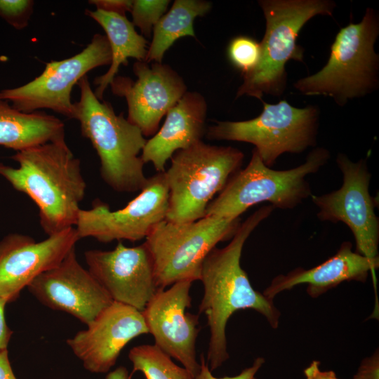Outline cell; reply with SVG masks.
<instances>
[{"label":"cell","instance_id":"1","mask_svg":"<svg viewBox=\"0 0 379 379\" xmlns=\"http://www.w3.org/2000/svg\"><path fill=\"white\" fill-rule=\"evenodd\" d=\"M271 205L260 207L241 223L230 242L224 248H214L204 259L199 280L204 295L199 312L204 314L210 329L207 364L211 371L228 359L226 326L230 317L241 310H253L277 328L281 312L273 299L255 290L242 269L240 260L244 245L257 226L274 210Z\"/></svg>","mask_w":379,"mask_h":379},{"label":"cell","instance_id":"2","mask_svg":"<svg viewBox=\"0 0 379 379\" xmlns=\"http://www.w3.org/2000/svg\"><path fill=\"white\" fill-rule=\"evenodd\" d=\"M11 158L18 167L0 163V175L36 204L44 232L51 236L74 227L86 183L65 138L16 152Z\"/></svg>","mask_w":379,"mask_h":379},{"label":"cell","instance_id":"3","mask_svg":"<svg viewBox=\"0 0 379 379\" xmlns=\"http://www.w3.org/2000/svg\"><path fill=\"white\" fill-rule=\"evenodd\" d=\"M77 85L80 98L74 102V119L98 154L102 180L119 192H140L148 180L140 157L147 140L123 114H117L110 103L95 96L87 75Z\"/></svg>","mask_w":379,"mask_h":379},{"label":"cell","instance_id":"4","mask_svg":"<svg viewBox=\"0 0 379 379\" xmlns=\"http://www.w3.org/2000/svg\"><path fill=\"white\" fill-rule=\"evenodd\" d=\"M379 34V15L367 8L358 23L342 27L331 46L325 66L302 78L294 88L305 95L331 97L340 106L378 87L379 56L374 44Z\"/></svg>","mask_w":379,"mask_h":379},{"label":"cell","instance_id":"5","mask_svg":"<svg viewBox=\"0 0 379 379\" xmlns=\"http://www.w3.org/2000/svg\"><path fill=\"white\" fill-rule=\"evenodd\" d=\"M266 20L257 66L243 76L236 98L246 95L260 100L265 94L279 96L287 83L285 65L290 60L303 62L304 48L297 44L300 31L314 16H332L331 0H260Z\"/></svg>","mask_w":379,"mask_h":379},{"label":"cell","instance_id":"6","mask_svg":"<svg viewBox=\"0 0 379 379\" xmlns=\"http://www.w3.org/2000/svg\"><path fill=\"white\" fill-rule=\"evenodd\" d=\"M330 158L328 150L317 147L305 161L293 168L272 169L262 161L255 149L246 168L239 169L208 205L205 216L239 218L250 207L268 201L274 208L291 209L311 197L306 178L317 173Z\"/></svg>","mask_w":379,"mask_h":379},{"label":"cell","instance_id":"7","mask_svg":"<svg viewBox=\"0 0 379 379\" xmlns=\"http://www.w3.org/2000/svg\"><path fill=\"white\" fill-rule=\"evenodd\" d=\"M244 158L237 148L202 140L177 151L164 171L168 188L165 220L182 223L205 217L208 205L241 169Z\"/></svg>","mask_w":379,"mask_h":379},{"label":"cell","instance_id":"8","mask_svg":"<svg viewBox=\"0 0 379 379\" xmlns=\"http://www.w3.org/2000/svg\"><path fill=\"white\" fill-rule=\"evenodd\" d=\"M239 222L240 218L205 216L189 222L164 220L157 223L145 241L153 260L157 288L199 280L206 257L219 242L232 238Z\"/></svg>","mask_w":379,"mask_h":379},{"label":"cell","instance_id":"9","mask_svg":"<svg viewBox=\"0 0 379 379\" xmlns=\"http://www.w3.org/2000/svg\"><path fill=\"white\" fill-rule=\"evenodd\" d=\"M257 117L239 121H216L206 131L209 140L251 143L262 161L272 167L284 153H301L315 146L319 111L314 105L292 106L286 100L276 104L262 100Z\"/></svg>","mask_w":379,"mask_h":379},{"label":"cell","instance_id":"10","mask_svg":"<svg viewBox=\"0 0 379 379\" xmlns=\"http://www.w3.org/2000/svg\"><path fill=\"white\" fill-rule=\"evenodd\" d=\"M109 41L105 35L95 34L81 52L62 60L46 65L43 72L32 81L0 91V99L16 109L30 113L48 109L69 119L74 117L72 90L91 70L110 65Z\"/></svg>","mask_w":379,"mask_h":379},{"label":"cell","instance_id":"11","mask_svg":"<svg viewBox=\"0 0 379 379\" xmlns=\"http://www.w3.org/2000/svg\"><path fill=\"white\" fill-rule=\"evenodd\" d=\"M336 163L343 174V184L335 191L311 195L321 221L342 222L352 231L356 252L379 263V219L375 213V200L369 192L371 175L366 159L351 161L339 154Z\"/></svg>","mask_w":379,"mask_h":379},{"label":"cell","instance_id":"12","mask_svg":"<svg viewBox=\"0 0 379 379\" xmlns=\"http://www.w3.org/2000/svg\"><path fill=\"white\" fill-rule=\"evenodd\" d=\"M168 207L165 173L159 172L148 178L139 194L121 209L112 211L101 202L90 209H81L74 227L79 239L135 242L146 239L152 228L166 219Z\"/></svg>","mask_w":379,"mask_h":379},{"label":"cell","instance_id":"13","mask_svg":"<svg viewBox=\"0 0 379 379\" xmlns=\"http://www.w3.org/2000/svg\"><path fill=\"white\" fill-rule=\"evenodd\" d=\"M192 282L181 281L160 289L142 311L149 333L160 350L178 361L194 378L200 368L196 343L199 316L187 311L191 307Z\"/></svg>","mask_w":379,"mask_h":379},{"label":"cell","instance_id":"14","mask_svg":"<svg viewBox=\"0 0 379 379\" xmlns=\"http://www.w3.org/2000/svg\"><path fill=\"white\" fill-rule=\"evenodd\" d=\"M136 61L133 69L137 79L116 76L109 84L113 94L126 99L127 119L145 137L154 135L167 112L187 92L182 78L169 65Z\"/></svg>","mask_w":379,"mask_h":379},{"label":"cell","instance_id":"15","mask_svg":"<svg viewBox=\"0 0 379 379\" xmlns=\"http://www.w3.org/2000/svg\"><path fill=\"white\" fill-rule=\"evenodd\" d=\"M84 259L88 270L114 302L142 312L159 290L145 242L128 247L119 241L113 250H88Z\"/></svg>","mask_w":379,"mask_h":379},{"label":"cell","instance_id":"16","mask_svg":"<svg viewBox=\"0 0 379 379\" xmlns=\"http://www.w3.org/2000/svg\"><path fill=\"white\" fill-rule=\"evenodd\" d=\"M75 248L27 288L42 305L68 313L88 325L113 300L88 269L79 263Z\"/></svg>","mask_w":379,"mask_h":379},{"label":"cell","instance_id":"17","mask_svg":"<svg viewBox=\"0 0 379 379\" xmlns=\"http://www.w3.org/2000/svg\"><path fill=\"white\" fill-rule=\"evenodd\" d=\"M75 227L41 241L13 233L0 241V297L15 301L39 274L58 265L79 240Z\"/></svg>","mask_w":379,"mask_h":379},{"label":"cell","instance_id":"18","mask_svg":"<svg viewBox=\"0 0 379 379\" xmlns=\"http://www.w3.org/2000/svg\"><path fill=\"white\" fill-rule=\"evenodd\" d=\"M86 326L66 343L93 373H108L131 340L149 333L142 312L114 301Z\"/></svg>","mask_w":379,"mask_h":379},{"label":"cell","instance_id":"19","mask_svg":"<svg viewBox=\"0 0 379 379\" xmlns=\"http://www.w3.org/2000/svg\"><path fill=\"white\" fill-rule=\"evenodd\" d=\"M206 114L204 96L187 91L167 112L160 129L147 140L140 155L143 162L152 163L157 173L164 172L167 161L177 151L202 140L206 131Z\"/></svg>","mask_w":379,"mask_h":379},{"label":"cell","instance_id":"20","mask_svg":"<svg viewBox=\"0 0 379 379\" xmlns=\"http://www.w3.org/2000/svg\"><path fill=\"white\" fill-rule=\"evenodd\" d=\"M378 267L379 263L354 252L350 241H344L333 256L320 265L308 270L295 268L275 277L262 293L274 300L279 293L306 284L307 294L316 298L344 281L365 282L368 273L374 276Z\"/></svg>","mask_w":379,"mask_h":379},{"label":"cell","instance_id":"21","mask_svg":"<svg viewBox=\"0 0 379 379\" xmlns=\"http://www.w3.org/2000/svg\"><path fill=\"white\" fill-rule=\"evenodd\" d=\"M63 138L65 124L59 118L41 110L20 112L0 99V145L20 152Z\"/></svg>","mask_w":379,"mask_h":379},{"label":"cell","instance_id":"22","mask_svg":"<svg viewBox=\"0 0 379 379\" xmlns=\"http://www.w3.org/2000/svg\"><path fill=\"white\" fill-rule=\"evenodd\" d=\"M85 13L102 27L111 50L112 60L108 71L94 80L96 86L94 93L102 101L106 88L117 76L119 67L127 65L128 58L145 62L148 42L124 15L98 9L86 10Z\"/></svg>","mask_w":379,"mask_h":379},{"label":"cell","instance_id":"23","mask_svg":"<svg viewBox=\"0 0 379 379\" xmlns=\"http://www.w3.org/2000/svg\"><path fill=\"white\" fill-rule=\"evenodd\" d=\"M212 4L204 0H175L154 25L145 62H161L166 51L180 38H195L194 21L206 15Z\"/></svg>","mask_w":379,"mask_h":379},{"label":"cell","instance_id":"24","mask_svg":"<svg viewBox=\"0 0 379 379\" xmlns=\"http://www.w3.org/2000/svg\"><path fill=\"white\" fill-rule=\"evenodd\" d=\"M128 359L133 371L141 372L146 379H194L183 366L175 364L171 357L155 345H141L131 348Z\"/></svg>","mask_w":379,"mask_h":379},{"label":"cell","instance_id":"25","mask_svg":"<svg viewBox=\"0 0 379 379\" xmlns=\"http://www.w3.org/2000/svg\"><path fill=\"white\" fill-rule=\"evenodd\" d=\"M260 53V44L246 35L232 38L227 48L229 61L243 76L255 69L259 62Z\"/></svg>","mask_w":379,"mask_h":379},{"label":"cell","instance_id":"26","mask_svg":"<svg viewBox=\"0 0 379 379\" xmlns=\"http://www.w3.org/2000/svg\"><path fill=\"white\" fill-rule=\"evenodd\" d=\"M169 0H134L131 13L132 23L138 27L143 36L149 37L153 28L166 13Z\"/></svg>","mask_w":379,"mask_h":379},{"label":"cell","instance_id":"27","mask_svg":"<svg viewBox=\"0 0 379 379\" xmlns=\"http://www.w3.org/2000/svg\"><path fill=\"white\" fill-rule=\"evenodd\" d=\"M32 0H0V17L16 29L25 28L33 13Z\"/></svg>","mask_w":379,"mask_h":379},{"label":"cell","instance_id":"28","mask_svg":"<svg viewBox=\"0 0 379 379\" xmlns=\"http://www.w3.org/2000/svg\"><path fill=\"white\" fill-rule=\"evenodd\" d=\"M264 363L265 359L263 357H258L254 360L251 366L244 368L237 375L216 378L212 374L204 354H201L199 371L194 376V379H257L255 374Z\"/></svg>","mask_w":379,"mask_h":379},{"label":"cell","instance_id":"29","mask_svg":"<svg viewBox=\"0 0 379 379\" xmlns=\"http://www.w3.org/2000/svg\"><path fill=\"white\" fill-rule=\"evenodd\" d=\"M353 379H379L378 349L371 356L361 361Z\"/></svg>","mask_w":379,"mask_h":379},{"label":"cell","instance_id":"30","mask_svg":"<svg viewBox=\"0 0 379 379\" xmlns=\"http://www.w3.org/2000/svg\"><path fill=\"white\" fill-rule=\"evenodd\" d=\"M88 4L94 5L96 9L126 16L130 12L133 4L131 0H91Z\"/></svg>","mask_w":379,"mask_h":379},{"label":"cell","instance_id":"31","mask_svg":"<svg viewBox=\"0 0 379 379\" xmlns=\"http://www.w3.org/2000/svg\"><path fill=\"white\" fill-rule=\"evenodd\" d=\"M7 301L0 297V350L8 349V345L13 333L8 327L5 318V307Z\"/></svg>","mask_w":379,"mask_h":379},{"label":"cell","instance_id":"32","mask_svg":"<svg viewBox=\"0 0 379 379\" xmlns=\"http://www.w3.org/2000/svg\"><path fill=\"white\" fill-rule=\"evenodd\" d=\"M306 379H339L333 371H323L320 369V362L312 361L303 371Z\"/></svg>","mask_w":379,"mask_h":379},{"label":"cell","instance_id":"33","mask_svg":"<svg viewBox=\"0 0 379 379\" xmlns=\"http://www.w3.org/2000/svg\"><path fill=\"white\" fill-rule=\"evenodd\" d=\"M0 379H18L11 367L8 349L0 350Z\"/></svg>","mask_w":379,"mask_h":379},{"label":"cell","instance_id":"34","mask_svg":"<svg viewBox=\"0 0 379 379\" xmlns=\"http://www.w3.org/2000/svg\"><path fill=\"white\" fill-rule=\"evenodd\" d=\"M132 375L130 374L127 368L120 366L114 370L108 372L105 379H131Z\"/></svg>","mask_w":379,"mask_h":379}]
</instances>
